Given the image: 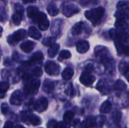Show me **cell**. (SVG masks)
I'll return each mask as SVG.
<instances>
[{
	"mask_svg": "<svg viewBox=\"0 0 129 128\" xmlns=\"http://www.w3.org/2000/svg\"><path fill=\"white\" fill-rule=\"evenodd\" d=\"M62 24H63V20H60V19L55 20L53 22L51 31V33H52L54 36H57V35H59V34L60 33Z\"/></svg>",
	"mask_w": 129,
	"mask_h": 128,
	"instance_id": "30bf717a",
	"label": "cell"
},
{
	"mask_svg": "<svg viewBox=\"0 0 129 128\" xmlns=\"http://www.w3.org/2000/svg\"><path fill=\"white\" fill-rule=\"evenodd\" d=\"M49 24H50V23H49V21H48V20L47 19L46 20H45V21H43V22L39 23L38 26H39V28L41 30H46V29L49 27Z\"/></svg>",
	"mask_w": 129,
	"mask_h": 128,
	"instance_id": "8d00e7d4",
	"label": "cell"
},
{
	"mask_svg": "<svg viewBox=\"0 0 129 128\" xmlns=\"http://www.w3.org/2000/svg\"><path fill=\"white\" fill-rule=\"evenodd\" d=\"M28 34L29 35L33 38H35V39H39L41 37H42V34L40 33V32L36 29L35 27L33 26H31L29 28V30H28Z\"/></svg>",
	"mask_w": 129,
	"mask_h": 128,
	"instance_id": "ac0fdd59",
	"label": "cell"
},
{
	"mask_svg": "<svg viewBox=\"0 0 129 128\" xmlns=\"http://www.w3.org/2000/svg\"><path fill=\"white\" fill-rule=\"evenodd\" d=\"M116 8L118 11L126 13L128 14L129 13V2L126 0H122L119 1L116 5Z\"/></svg>",
	"mask_w": 129,
	"mask_h": 128,
	"instance_id": "4fadbf2b",
	"label": "cell"
},
{
	"mask_svg": "<svg viewBox=\"0 0 129 128\" xmlns=\"http://www.w3.org/2000/svg\"><path fill=\"white\" fill-rule=\"evenodd\" d=\"M115 17L116 18V20H122V21H126L127 20H128L129 18V16L128 14L119 11L116 12Z\"/></svg>",
	"mask_w": 129,
	"mask_h": 128,
	"instance_id": "4316f807",
	"label": "cell"
},
{
	"mask_svg": "<svg viewBox=\"0 0 129 128\" xmlns=\"http://www.w3.org/2000/svg\"><path fill=\"white\" fill-rule=\"evenodd\" d=\"M35 46V43L32 41H26L23 43L21 44L20 45V48L23 51L26 52V53H29L30 52L33 48Z\"/></svg>",
	"mask_w": 129,
	"mask_h": 128,
	"instance_id": "9a60e30c",
	"label": "cell"
},
{
	"mask_svg": "<svg viewBox=\"0 0 129 128\" xmlns=\"http://www.w3.org/2000/svg\"><path fill=\"white\" fill-rule=\"evenodd\" d=\"M85 26V23L83 22H79L77 23H76L73 27L72 28V35H78L79 34H81V32H82L83 29Z\"/></svg>",
	"mask_w": 129,
	"mask_h": 128,
	"instance_id": "5bb4252c",
	"label": "cell"
},
{
	"mask_svg": "<svg viewBox=\"0 0 129 128\" xmlns=\"http://www.w3.org/2000/svg\"><path fill=\"white\" fill-rule=\"evenodd\" d=\"M111 109H112V103L109 100H106L101 105L100 112L103 114H107L109 113L111 111Z\"/></svg>",
	"mask_w": 129,
	"mask_h": 128,
	"instance_id": "e0dca14e",
	"label": "cell"
},
{
	"mask_svg": "<svg viewBox=\"0 0 129 128\" xmlns=\"http://www.w3.org/2000/svg\"><path fill=\"white\" fill-rule=\"evenodd\" d=\"M70 57H71V53H70L69 51L63 50V51H61L60 52V54H59V58H58V60H67V59H69V58H70Z\"/></svg>",
	"mask_w": 129,
	"mask_h": 128,
	"instance_id": "d6a6232c",
	"label": "cell"
},
{
	"mask_svg": "<svg viewBox=\"0 0 129 128\" xmlns=\"http://www.w3.org/2000/svg\"><path fill=\"white\" fill-rule=\"evenodd\" d=\"M33 73L36 76L39 77V76H41V75H42V69H41L39 67H36V68L33 70Z\"/></svg>",
	"mask_w": 129,
	"mask_h": 128,
	"instance_id": "60d3db41",
	"label": "cell"
},
{
	"mask_svg": "<svg viewBox=\"0 0 129 128\" xmlns=\"http://www.w3.org/2000/svg\"><path fill=\"white\" fill-rule=\"evenodd\" d=\"M7 13L6 11L5 10L4 8L0 7V20L1 21H4L7 20Z\"/></svg>",
	"mask_w": 129,
	"mask_h": 128,
	"instance_id": "74e56055",
	"label": "cell"
},
{
	"mask_svg": "<svg viewBox=\"0 0 129 128\" xmlns=\"http://www.w3.org/2000/svg\"><path fill=\"white\" fill-rule=\"evenodd\" d=\"M62 12L66 17H72L73 15L79 12V8L70 2H65L62 5Z\"/></svg>",
	"mask_w": 129,
	"mask_h": 128,
	"instance_id": "7a4b0ae2",
	"label": "cell"
},
{
	"mask_svg": "<svg viewBox=\"0 0 129 128\" xmlns=\"http://www.w3.org/2000/svg\"><path fill=\"white\" fill-rule=\"evenodd\" d=\"M47 11L48 12V14L51 16H56L59 13V10L58 8L53 4H50L48 7H47Z\"/></svg>",
	"mask_w": 129,
	"mask_h": 128,
	"instance_id": "83f0119b",
	"label": "cell"
},
{
	"mask_svg": "<svg viewBox=\"0 0 129 128\" xmlns=\"http://www.w3.org/2000/svg\"><path fill=\"white\" fill-rule=\"evenodd\" d=\"M47 20V17H46V14L43 12H39V14L33 19V20L35 22V23H37L38 24L46 20Z\"/></svg>",
	"mask_w": 129,
	"mask_h": 128,
	"instance_id": "484cf974",
	"label": "cell"
},
{
	"mask_svg": "<svg viewBox=\"0 0 129 128\" xmlns=\"http://www.w3.org/2000/svg\"><path fill=\"white\" fill-rule=\"evenodd\" d=\"M57 124L56 121L54 120H52V121H50L48 123V128H57Z\"/></svg>",
	"mask_w": 129,
	"mask_h": 128,
	"instance_id": "7bdbcfd3",
	"label": "cell"
},
{
	"mask_svg": "<svg viewBox=\"0 0 129 128\" xmlns=\"http://www.w3.org/2000/svg\"><path fill=\"white\" fill-rule=\"evenodd\" d=\"M106 118L103 115H101L99 117H96V127L101 128L104 124H105Z\"/></svg>",
	"mask_w": 129,
	"mask_h": 128,
	"instance_id": "836d02e7",
	"label": "cell"
},
{
	"mask_svg": "<svg viewBox=\"0 0 129 128\" xmlns=\"http://www.w3.org/2000/svg\"><path fill=\"white\" fill-rule=\"evenodd\" d=\"M89 49V43L87 41H79L76 43V50L80 54L86 53Z\"/></svg>",
	"mask_w": 129,
	"mask_h": 128,
	"instance_id": "7c38bea8",
	"label": "cell"
},
{
	"mask_svg": "<svg viewBox=\"0 0 129 128\" xmlns=\"http://www.w3.org/2000/svg\"><path fill=\"white\" fill-rule=\"evenodd\" d=\"M22 18H23V14L17 13V12H15L12 15V20L15 25H20V23L22 20Z\"/></svg>",
	"mask_w": 129,
	"mask_h": 128,
	"instance_id": "1f68e13d",
	"label": "cell"
},
{
	"mask_svg": "<svg viewBox=\"0 0 129 128\" xmlns=\"http://www.w3.org/2000/svg\"><path fill=\"white\" fill-rule=\"evenodd\" d=\"M96 88L101 92L102 95H107L110 93V86L108 83V81L105 79H101L98 81Z\"/></svg>",
	"mask_w": 129,
	"mask_h": 128,
	"instance_id": "52a82bcc",
	"label": "cell"
},
{
	"mask_svg": "<svg viewBox=\"0 0 129 128\" xmlns=\"http://www.w3.org/2000/svg\"><path fill=\"white\" fill-rule=\"evenodd\" d=\"M45 70L50 75H57L60 72V66L52 61H48L45 64Z\"/></svg>",
	"mask_w": 129,
	"mask_h": 128,
	"instance_id": "277c9868",
	"label": "cell"
},
{
	"mask_svg": "<svg viewBox=\"0 0 129 128\" xmlns=\"http://www.w3.org/2000/svg\"><path fill=\"white\" fill-rule=\"evenodd\" d=\"M26 33V32L24 29H20V30L15 32L12 35L9 36L8 38V41L9 42V44H12V45L17 43L25 37Z\"/></svg>",
	"mask_w": 129,
	"mask_h": 128,
	"instance_id": "5b68a950",
	"label": "cell"
},
{
	"mask_svg": "<svg viewBox=\"0 0 129 128\" xmlns=\"http://www.w3.org/2000/svg\"><path fill=\"white\" fill-rule=\"evenodd\" d=\"M29 122L33 124V125H35V126H37V125H39L41 124V119L34 115H32L29 118Z\"/></svg>",
	"mask_w": 129,
	"mask_h": 128,
	"instance_id": "e575fe53",
	"label": "cell"
},
{
	"mask_svg": "<svg viewBox=\"0 0 129 128\" xmlns=\"http://www.w3.org/2000/svg\"><path fill=\"white\" fill-rule=\"evenodd\" d=\"M74 72L71 68H66L62 72V78L64 80H70L73 76Z\"/></svg>",
	"mask_w": 129,
	"mask_h": 128,
	"instance_id": "603a6c76",
	"label": "cell"
},
{
	"mask_svg": "<svg viewBox=\"0 0 129 128\" xmlns=\"http://www.w3.org/2000/svg\"><path fill=\"white\" fill-rule=\"evenodd\" d=\"M80 82L85 86H91L95 81V77L90 72H84L80 76Z\"/></svg>",
	"mask_w": 129,
	"mask_h": 128,
	"instance_id": "8992f818",
	"label": "cell"
},
{
	"mask_svg": "<svg viewBox=\"0 0 129 128\" xmlns=\"http://www.w3.org/2000/svg\"><path fill=\"white\" fill-rule=\"evenodd\" d=\"M44 91L46 93H50L53 91L54 89V83L50 81H45L44 83V87H43Z\"/></svg>",
	"mask_w": 129,
	"mask_h": 128,
	"instance_id": "4dcf8cb0",
	"label": "cell"
},
{
	"mask_svg": "<svg viewBox=\"0 0 129 128\" xmlns=\"http://www.w3.org/2000/svg\"><path fill=\"white\" fill-rule=\"evenodd\" d=\"M14 128H24V127H23L21 125H17V126H16Z\"/></svg>",
	"mask_w": 129,
	"mask_h": 128,
	"instance_id": "c3c4849f",
	"label": "cell"
},
{
	"mask_svg": "<svg viewBox=\"0 0 129 128\" xmlns=\"http://www.w3.org/2000/svg\"><path fill=\"white\" fill-rule=\"evenodd\" d=\"M59 48H60V45L58 44H54L53 45H51L50 47V48L48 49V56L50 57H54L58 51H59Z\"/></svg>",
	"mask_w": 129,
	"mask_h": 128,
	"instance_id": "44dd1931",
	"label": "cell"
},
{
	"mask_svg": "<svg viewBox=\"0 0 129 128\" xmlns=\"http://www.w3.org/2000/svg\"><path fill=\"white\" fill-rule=\"evenodd\" d=\"M119 54H125L126 56H129V45H124L119 52Z\"/></svg>",
	"mask_w": 129,
	"mask_h": 128,
	"instance_id": "f35d334b",
	"label": "cell"
},
{
	"mask_svg": "<svg viewBox=\"0 0 129 128\" xmlns=\"http://www.w3.org/2000/svg\"><path fill=\"white\" fill-rule=\"evenodd\" d=\"M4 128H13V124H12L11 122H10V121H8V122L5 124Z\"/></svg>",
	"mask_w": 129,
	"mask_h": 128,
	"instance_id": "f6af8a7d",
	"label": "cell"
},
{
	"mask_svg": "<svg viewBox=\"0 0 129 128\" xmlns=\"http://www.w3.org/2000/svg\"><path fill=\"white\" fill-rule=\"evenodd\" d=\"M122 118V112L119 111H115L113 112L112 116H111V119L113 121V122L116 124V125H119L120 123Z\"/></svg>",
	"mask_w": 129,
	"mask_h": 128,
	"instance_id": "7402d4cb",
	"label": "cell"
},
{
	"mask_svg": "<svg viewBox=\"0 0 129 128\" xmlns=\"http://www.w3.org/2000/svg\"><path fill=\"white\" fill-rule=\"evenodd\" d=\"M79 122V119H76V122H75V121L73 122V126H74V127H76V124H77Z\"/></svg>",
	"mask_w": 129,
	"mask_h": 128,
	"instance_id": "7dc6e473",
	"label": "cell"
},
{
	"mask_svg": "<svg viewBox=\"0 0 129 128\" xmlns=\"http://www.w3.org/2000/svg\"><path fill=\"white\" fill-rule=\"evenodd\" d=\"M8 89V84L5 82H2L0 83V91L1 92H5Z\"/></svg>",
	"mask_w": 129,
	"mask_h": 128,
	"instance_id": "b9f144b4",
	"label": "cell"
},
{
	"mask_svg": "<svg viewBox=\"0 0 129 128\" xmlns=\"http://www.w3.org/2000/svg\"><path fill=\"white\" fill-rule=\"evenodd\" d=\"M104 67H105V71L107 72V75H113L115 74L116 72V65H115V62L114 60L110 57V56L104 58L101 61Z\"/></svg>",
	"mask_w": 129,
	"mask_h": 128,
	"instance_id": "3957f363",
	"label": "cell"
},
{
	"mask_svg": "<svg viewBox=\"0 0 129 128\" xmlns=\"http://www.w3.org/2000/svg\"><path fill=\"white\" fill-rule=\"evenodd\" d=\"M96 127V117L88 116L81 124L80 128H93Z\"/></svg>",
	"mask_w": 129,
	"mask_h": 128,
	"instance_id": "9c48e42d",
	"label": "cell"
},
{
	"mask_svg": "<svg viewBox=\"0 0 129 128\" xmlns=\"http://www.w3.org/2000/svg\"><path fill=\"white\" fill-rule=\"evenodd\" d=\"M39 11L37 7L29 6L27 8V15H28L29 18H30L32 20L39 14Z\"/></svg>",
	"mask_w": 129,
	"mask_h": 128,
	"instance_id": "ffe728a7",
	"label": "cell"
},
{
	"mask_svg": "<svg viewBox=\"0 0 129 128\" xmlns=\"http://www.w3.org/2000/svg\"><path fill=\"white\" fill-rule=\"evenodd\" d=\"M126 88H127V86H126L125 83L122 80H117L116 81V83L114 84V86H113L114 90L118 91H125L126 89Z\"/></svg>",
	"mask_w": 129,
	"mask_h": 128,
	"instance_id": "cb8c5ba5",
	"label": "cell"
},
{
	"mask_svg": "<svg viewBox=\"0 0 129 128\" xmlns=\"http://www.w3.org/2000/svg\"><path fill=\"white\" fill-rule=\"evenodd\" d=\"M94 53L96 57L100 60V61H101L104 58L110 56V53L107 48L103 46H97L94 49Z\"/></svg>",
	"mask_w": 129,
	"mask_h": 128,
	"instance_id": "ba28073f",
	"label": "cell"
},
{
	"mask_svg": "<svg viewBox=\"0 0 129 128\" xmlns=\"http://www.w3.org/2000/svg\"><path fill=\"white\" fill-rule=\"evenodd\" d=\"M15 10H16L17 13H19V14H23V13L24 11L23 7L20 4H16L15 5Z\"/></svg>",
	"mask_w": 129,
	"mask_h": 128,
	"instance_id": "ab89813d",
	"label": "cell"
},
{
	"mask_svg": "<svg viewBox=\"0 0 129 128\" xmlns=\"http://www.w3.org/2000/svg\"><path fill=\"white\" fill-rule=\"evenodd\" d=\"M21 93L20 91H15L12 96L11 97V103L14 105H20L22 102V97H21Z\"/></svg>",
	"mask_w": 129,
	"mask_h": 128,
	"instance_id": "2e32d148",
	"label": "cell"
},
{
	"mask_svg": "<svg viewBox=\"0 0 129 128\" xmlns=\"http://www.w3.org/2000/svg\"><path fill=\"white\" fill-rule=\"evenodd\" d=\"M42 43L45 46H50L51 47V45L55 44V38L54 37H47L43 40Z\"/></svg>",
	"mask_w": 129,
	"mask_h": 128,
	"instance_id": "d590c367",
	"label": "cell"
},
{
	"mask_svg": "<svg viewBox=\"0 0 129 128\" xmlns=\"http://www.w3.org/2000/svg\"><path fill=\"white\" fill-rule=\"evenodd\" d=\"M73 118H74V114L73 112H70V111H68V112H66L63 115V122L67 124H70L73 120Z\"/></svg>",
	"mask_w": 129,
	"mask_h": 128,
	"instance_id": "d4e9b609",
	"label": "cell"
},
{
	"mask_svg": "<svg viewBox=\"0 0 129 128\" xmlns=\"http://www.w3.org/2000/svg\"><path fill=\"white\" fill-rule=\"evenodd\" d=\"M47 107H48V101L44 97L39 99L36 101V105H35V108H36V111H38L39 112L45 111L47 109Z\"/></svg>",
	"mask_w": 129,
	"mask_h": 128,
	"instance_id": "8fae6325",
	"label": "cell"
},
{
	"mask_svg": "<svg viewBox=\"0 0 129 128\" xmlns=\"http://www.w3.org/2000/svg\"><path fill=\"white\" fill-rule=\"evenodd\" d=\"M42 60H43V54H42V53L39 51L33 54V56L31 58V62L32 63H40Z\"/></svg>",
	"mask_w": 129,
	"mask_h": 128,
	"instance_id": "f546056e",
	"label": "cell"
},
{
	"mask_svg": "<svg viewBox=\"0 0 129 128\" xmlns=\"http://www.w3.org/2000/svg\"><path fill=\"white\" fill-rule=\"evenodd\" d=\"M104 12L105 11L103 7H98L85 11V15L86 18L90 20L93 24H97L103 18Z\"/></svg>",
	"mask_w": 129,
	"mask_h": 128,
	"instance_id": "6da1fadb",
	"label": "cell"
},
{
	"mask_svg": "<svg viewBox=\"0 0 129 128\" xmlns=\"http://www.w3.org/2000/svg\"><path fill=\"white\" fill-rule=\"evenodd\" d=\"M2 28L0 26V35H1V33H2Z\"/></svg>",
	"mask_w": 129,
	"mask_h": 128,
	"instance_id": "681fc988",
	"label": "cell"
},
{
	"mask_svg": "<svg viewBox=\"0 0 129 128\" xmlns=\"http://www.w3.org/2000/svg\"><path fill=\"white\" fill-rule=\"evenodd\" d=\"M39 84H40V82H39V80H35V81H33L30 84V85H29V92L32 91L33 94L36 93L37 91H38V89H39Z\"/></svg>",
	"mask_w": 129,
	"mask_h": 128,
	"instance_id": "f1b7e54d",
	"label": "cell"
},
{
	"mask_svg": "<svg viewBox=\"0 0 129 128\" xmlns=\"http://www.w3.org/2000/svg\"><path fill=\"white\" fill-rule=\"evenodd\" d=\"M24 4H26V3H34L36 2V0H22Z\"/></svg>",
	"mask_w": 129,
	"mask_h": 128,
	"instance_id": "bcb514c9",
	"label": "cell"
},
{
	"mask_svg": "<svg viewBox=\"0 0 129 128\" xmlns=\"http://www.w3.org/2000/svg\"><path fill=\"white\" fill-rule=\"evenodd\" d=\"M57 128H69V125L65 124L64 122H60V123L57 124Z\"/></svg>",
	"mask_w": 129,
	"mask_h": 128,
	"instance_id": "ee69618b",
	"label": "cell"
},
{
	"mask_svg": "<svg viewBox=\"0 0 129 128\" xmlns=\"http://www.w3.org/2000/svg\"><path fill=\"white\" fill-rule=\"evenodd\" d=\"M119 39L123 42H129V30L128 29H124L121 30L118 32Z\"/></svg>",
	"mask_w": 129,
	"mask_h": 128,
	"instance_id": "d6986e66",
	"label": "cell"
}]
</instances>
